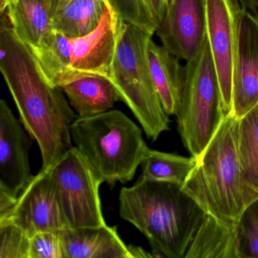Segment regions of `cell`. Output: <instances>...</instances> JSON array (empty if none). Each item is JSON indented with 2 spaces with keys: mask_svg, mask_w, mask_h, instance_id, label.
Masks as SVG:
<instances>
[{
  "mask_svg": "<svg viewBox=\"0 0 258 258\" xmlns=\"http://www.w3.org/2000/svg\"><path fill=\"white\" fill-rule=\"evenodd\" d=\"M258 104V15L241 9L232 85V114L241 119Z\"/></svg>",
  "mask_w": 258,
  "mask_h": 258,
  "instance_id": "13",
  "label": "cell"
},
{
  "mask_svg": "<svg viewBox=\"0 0 258 258\" xmlns=\"http://www.w3.org/2000/svg\"><path fill=\"white\" fill-rule=\"evenodd\" d=\"M120 216L136 227L156 253L183 258L209 215L181 186L139 178L121 188Z\"/></svg>",
  "mask_w": 258,
  "mask_h": 258,
  "instance_id": "2",
  "label": "cell"
},
{
  "mask_svg": "<svg viewBox=\"0 0 258 258\" xmlns=\"http://www.w3.org/2000/svg\"><path fill=\"white\" fill-rule=\"evenodd\" d=\"M108 0H53V30L67 37L85 36L96 29Z\"/></svg>",
  "mask_w": 258,
  "mask_h": 258,
  "instance_id": "18",
  "label": "cell"
},
{
  "mask_svg": "<svg viewBox=\"0 0 258 258\" xmlns=\"http://www.w3.org/2000/svg\"><path fill=\"white\" fill-rule=\"evenodd\" d=\"M121 20L108 1L95 30L70 38L54 32L41 48L32 50L44 73L56 86L86 75L111 80Z\"/></svg>",
  "mask_w": 258,
  "mask_h": 258,
  "instance_id": "6",
  "label": "cell"
},
{
  "mask_svg": "<svg viewBox=\"0 0 258 258\" xmlns=\"http://www.w3.org/2000/svg\"><path fill=\"white\" fill-rule=\"evenodd\" d=\"M30 258H69L60 232H43L30 237Z\"/></svg>",
  "mask_w": 258,
  "mask_h": 258,
  "instance_id": "25",
  "label": "cell"
},
{
  "mask_svg": "<svg viewBox=\"0 0 258 258\" xmlns=\"http://www.w3.org/2000/svg\"><path fill=\"white\" fill-rule=\"evenodd\" d=\"M170 1H171V0H167V2H168V3H169Z\"/></svg>",
  "mask_w": 258,
  "mask_h": 258,
  "instance_id": "28",
  "label": "cell"
},
{
  "mask_svg": "<svg viewBox=\"0 0 258 258\" xmlns=\"http://www.w3.org/2000/svg\"><path fill=\"white\" fill-rule=\"evenodd\" d=\"M137 258H165L139 246H128ZM237 228L208 216L183 258H238Z\"/></svg>",
  "mask_w": 258,
  "mask_h": 258,
  "instance_id": "16",
  "label": "cell"
},
{
  "mask_svg": "<svg viewBox=\"0 0 258 258\" xmlns=\"http://www.w3.org/2000/svg\"><path fill=\"white\" fill-rule=\"evenodd\" d=\"M239 258H247V257H241L240 255H239Z\"/></svg>",
  "mask_w": 258,
  "mask_h": 258,
  "instance_id": "29",
  "label": "cell"
},
{
  "mask_svg": "<svg viewBox=\"0 0 258 258\" xmlns=\"http://www.w3.org/2000/svg\"><path fill=\"white\" fill-rule=\"evenodd\" d=\"M238 258H239V257H238Z\"/></svg>",
  "mask_w": 258,
  "mask_h": 258,
  "instance_id": "30",
  "label": "cell"
},
{
  "mask_svg": "<svg viewBox=\"0 0 258 258\" xmlns=\"http://www.w3.org/2000/svg\"><path fill=\"white\" fill-rule=\"evenodd\" d=\"M153 34L121 21L111 81L134 115L147 138L156 141L169 130V116L162 107L150 70L148 48Z\"/></svg>",
  "mask_w": 258,
  "mask_h": 258,
  "instance_id": "5",
  "label": "cell"
},
{
  "mask_svg": "<svg viewBox=\"0 0 258 258\" xmlns=\"http://www.w3.org/2000/svg\"><path fill=\"white\" fill-rule=\"evenodd\" d=\"M156 33L171 54L189 61L207 39L205 0H171Z\"/></svg>",
  "mask_w": 258,
  "mask_h": 258,
  "instance_id": "11",
  "label": "cell"
},
{
  "mask_svg": "<svg viewBox=\"0 0 258 258\" xmlns=\"http://www.w3.org/2000/svg\"><path fill=\"white\" fill-rule=\"evenodd\" d=\"M237 247L241 257L258 258V200L245 211L238 225Z\"/></svg>",
  "mask_w": 258,
  "mask_h": 258,
  "instance_id": "23",
  "label": "cell"
},
{
  "mask_svg": "<svg viewBox=\"0 0 258 258\" xmlns=\"http://www.w3.org/2000/svg\"><path fill=\"white\" fill-rule=\"evenodd\" d=\"M242 9L256 13L258 10V0H235Z\"/></svg>",
  "mask_w": 258,
  "mask_h": 258,
  "instance_id": "26",
  "label": "cell"
},
{
  "mask_svg": "<svg viewBox=\"0 0 258 258\" xmlns=\"http://www.w3.org/2000/svg\"><path fill=\"white\" fill-rule=\"evenodd\" d=\"M1 221H9L29 237L43 232L69 229L58 200L49 170H40Z\"/></svg>",
  "mask_w": 258,
  "mask_h": 258,
  "instance_id": "10",
  "label": "cell"
},
{
  "mask_svg": "<svg viewBox=\"0 0 258 258\" xmlns=\"http://www.w3.org/2000/svg\"><path fill=\"white\" fill-rule=\"evenodd\" d=\"M0 258H30V237L9 221L0 222Z\"/></svg>",
  "mask_w": 258,
  "mask_h": 258,
  "instance_id": "24",
  "label": "cell"
},
{
  "mask_svg": "<svg viewBox=\"0 0 258 258\" xmlns=\"http://www.w3.org/2000/svg\"><path fill=\"white\" fill-rule=\"evenodd\" d=\"M59 87L77 118L92 117L109 111L120 100L112 82L102 76H82Z\"/></svg>",
  "mask_w": 258,
  "mask_h": 258,
  "instance_id": "15",
  "label": "cell"
},
{
  "mask_svg": "<svg viewBox=\"0 0 258 258\" xmlns=\"http://www.w3.org/2000/svg\"><path fill=\"white\" fill-rule=\"evenodd\" d=\"M71 135L74 147L109 184L131 181L148 149L142 128L118 110L77 118Z\"/></svg>",
  "mask_w": 258,
  "mask_h": 258,
  "instance_id": "4",
  "label": "cell"
},
{
  "mask_svg": "<svg viewBox=\"0 0 258 258\" xmlns=\"http://www.w3.org/2000/svg\"><path fill=\"white\" fill-rule=\"evenodd\" d=\"M30 138L7 101L0 100V192L15 200L34 177L29 160Z\"/></svg>",
  "mask_w": 258,
  "mask_h": 258,
  "instance_id": "12",
  "label": "cell"
},
{
  "mask_svg": "<svg viewBox=\"0 0 258 258\" xmlns=\"http://www.w3.org/2000/svg\"><path fill=\"white\" fill-rule=\"evenodd\" d=\"M61 235L69 258H110L128 250L115 227L67 229Z\"/></svg>",
  "mask_w": 258,
  "mask_h": 258,
  "instance_id": "19",
  "label": "cell"
},
{
  "mask_svg": "<svg viewBox=\"0 0 258 258\" xmlns=\"http://www.w3.org/2000/svg\"><path fill=\"white\" fill-rule=\"evenodd\" d=\"M48 170L69 229L106 225L99 197L104 182L75 147Z\"/></svg>",
  "mask_w": 258,
  "mask_h": 258,
  "instance_id": "8",
  "label": "cell"
},
{
  "mask_svg": "<svg viewBox=\"0 0 258 258\" xmlns=\"http://www.w3.org/2000/svg\"><path fill=\"white\" fill-rule=\"evenodd\" d=\"M0 71L20 121L39 146L41 170L48 169L74 147L71 127L77 116L62 88L50 81L5 15L0 27Z\"/></svg>",
  "mask_w": 258,
  "mask_h": 258,
  "instance_id": "1",
  "label": "cell"
},
{
  "mask_svg": "<svg viewBox=\"0 0 258 258\" xmlns=\"http://www.w3.org/2000/svg\"><path fill=\"white\" fill-rule=\"evenodd\" d=\"M219 78L209 40L185 66V83L177 125L180 138L197 158L215 136L226 116Z\"/></svg>",
  "mask_w": 258,
  "mask_h": 258,
  "instance_id": "7",
  "label": "cell"
},
{
  "mask_svg": "<svg viewBox=\"0 0 258 258\" xmlns=\"http://www.w3.org/2000/svg\"><path fill=\"white\" fill-rule=\"evenodd\" d=\"M121 21L156 33L168 9L167 0H108Z\"/></svg>",
  "mask_w": 258,
  "mask_h": 258,
  "instance_id": "22",
  "label": "cell"
},
{
  "mask_svg": "<svg viewBox=\"0 0 258 258\" xmlns=\"http://www.w3.org/2000/svg\"><path fill=\"white\" fill-rule=\"evenodd\" d=\"M239 156L242 180L254 203L258 200V104L239 120Z\"/></svg>",
  "mask_w": 258,
  "mask_h": 258,
  "instance_id": "20",
  "label": "cell"
},
{
  "mask_svg": "<svg viewBox=\"0 0 258 258\" xmlns=\"http://www.w3.org/2000/svg\"><path fill=\"white\" fill-rule=\"evenodd\" d=\"M239 120L232 113L226 115L182 186L209 216L230 228H237L253 204L239 162Z\"/></svg>",
  "mask_w": 258,
  "mask_h": 258,
  "instance_id": "3",
  "label": "cell"
},
{
  "mask_svg": "<svg viewBox=\"0 0 258 258\" xmlns=\"http://www.w3.org/2000/svg\"><path fill=\"white\" fill-rule=\"evenodd\" d=\"M150 70L156 92L168 116L177 114L185 83V67L162 45L152 40L148 48Z\"/></svg>",
  "mask_w": 258,
  "mask_h": 258,
  "instance_id": "17",
  "label": "cell"
},
{
  "mask_svg": "<svg viewBox=\"0 0 258 258\" xmlns=\"http://www.w3.org/2000/svg\"><path fill=\"white\" fill-rule=\"evenodd\" d=\"M196 158L148 148L142 162L141 178L183 186L196 165Z\"/></svg>",
  "mask_w": 258,
  "mask_h": 258,
  "instance_id": "21",
  "label": "cell"
},
{
  "mask_svg": "<svg viewBox=\"0 0 258 258\" xmlns=\"http://www.w3.org/2000/svg\"><path fill=\"white\" fill-rule=\"evenodd\" d=\"M110 258H137L131 251H130V249L127 250V251H124V252L121 253V254H117V255L113 256V257Z\"/></svg>",
  "mask_w": 258,
  "mask_h": 258,
  "instance_id": "27",
  "label": "cell"
},
{
  "mask_svg": "<svg viewBox=\"0 0 258 258\" xmlns=\"http://www.w3.org/2000/svg\"><path fill=\"white\" fill-rule=\"evenodd\" d=\"M207 36L219 78L226 114L232 112L233 67L242 8L235 0H205Z\"/></svg>",
  "mask_w": 258,
  "mask_h": 258,
  "instance_id": "9",
  "label": "cell"
},
{
  "mask_svg": "<svg viewBox=\"0 0 258 258\" xmlns=\"http://www.w3.org/2000/svg\"><path fill=\"white\" fill-rule=\"evenodd\" d=\"M51 1L14 0L3 14L17 36L32 50L41 48L54 33Z\"/></svg>",
  "mask_w": 258,
  "mask_h": 258,
  "instance_id": "14",
  "label": "cell"
}]
</instances>
